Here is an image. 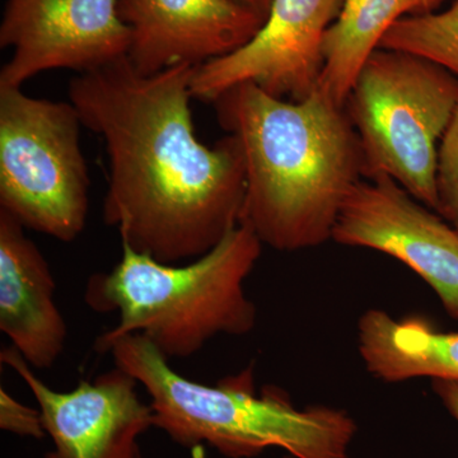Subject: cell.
I'll return each mask as SVG.
<instances>
[{"mask_svg": "<svg viewBox=\"0 0 458 458\" xmlns=\"http://www.w3.org/2000/svg\"><path fill=\"white\" fill-rule=\"evenodd\" d=\"M198 66L141 74L128 56L73 78L69 99L105 141L104 221L123 245L165 264L195 260L241 223L245 161L228 134L207 147L190 99Z\"/></svg>", "mask_w": 458, "mask_h": 458, "instance_id": "6da1fadb", "label": "cell"}, {"mask_svg": "<svg viewBox=\"0 0 458 458\" xmlns=\"http://www.w3.org/2000/svg\"><path fill=\"white\" fill-rule=\"evenodd\" d=\"M379 47L424 57L458 78V0L443 11L401 18Z\"/></svg>", "mask_w": 458, "mask_h": 458, "instance_id": "9a60e30c", "label": "cell"}, {"mask_svg": "<svg viewBox=\"0 0 458 458\" xmlns=\"http://www.w3.org/2000/svg\"><path fill=\"white\" fill-rule=\"evenodd\" d=\"M213 104L218 123L242 149L241 223L278 251L331 240L346 198L364 179L360 140L345 107L318 89L294 101L254 83L232 87Z\"/></svg>", "mask_w": 458, "mask_h": 458, "instance_id": "7a4b0ae2", "label": "cell"}, {"mask_svg": "<svg viewBox=\"0 0 458 458\" xmlns=\"http://www.w3.org/2000/svg\"><path fill=\"white\" fill-rule=\"evenodd\" d=\"M114 366L150 399L153 427L189 450L205 443L228 458H251L280 448L294 458H349L357 424L342 409H298L280 393L255 394L252 375L205 385L180 375L146 337L110 344Z\"/></svg>", "mask_w": 458, "mask_h": 458, "instance_id": "277c9868", "label": "cell"}, {"mask_svg": "<svg viewBox=\"0 0 458 458\" xmlns=\"http://www.w3.org/2000/svg\"><path fill=\"white\" fill-rule=\"evenodd\" d=\"M131 42L119 0H7L0 47L13 54L0 87L21 89L53 69L89 73L128 56Z\"/></svg>", "mask_w": 458, "mask_h": 458, "instance_id": "52a82bcc", "label": "cell"}, {"mask_svg": "<svg viewBox=\"0 0 458 458\" xmlns=\"http://www.w3.org/2000/svg\"><path fill=\"white\" fill-rule=\"evenodd\" d=\"M437 213L458 233V108L439 146Z\"/></svg>", "mask_w": 458, "mask_h": 458, "instance_id": "2e32d148", "label": "cell"}, {"mask_svg": "<svg viewBox=\"0 0 458 458\" xmlns=\"http://www.w3.org/2000/svg\"><path fill=\"white\" fill-rule=\"evenodd\" d=\"M331 241L375 250L403 262L458 319V233L394 180L361 179L337 216Z\"/></svg>", "mask_w": 458, "mask_h": 458, "instance_id": "ba28073f", "label": "cell"}, {"mask_svg": "<svg viewBox=\"0 0 458 458\" xmlns=\"http://www.w3.org/2000/svg\"><path fill=\"white\" fill-rule=\"evenodd\" d=\"M0 429L35 439L47 436L40 409L23 405L4 387L0 388Z\"/></svg>", "mask_w": 458, "mask_h": 458, "instance_id": "e0dca14e", "label": "cell"}, {"mask_svg": "<svg viewBox=\"0 0 458 458\" xmlns=\"http://www.w3.org/2000/svg\"><path fill=\"white\" fill-rule=\"evenodd\" d=\"M262 246L243 223L186 265L165 264L123 245L122 260L108 273L93 274L84 292L93 311L120 316L96 340V351L106 352L120 337L138 334L165 360H188L216 336L251 333L258 311L245 282Z\"/></svg>", "mask_w": 458, "mask_h": 458, "instance_id": "3957f363", "label": "cell"}, {"mask_svg": "<svg viewBox=\"0 0 458 458\" xmlns=\"http://www.w3.org/2000/svg\"><path fill=\"white\" fill-rule=\"evenodd\" d=\"M344 107L364 177H388L437 212L439 146L458 108V78L424 57L378 47Z\"/></svg>", "mask_w": 458, "mask_h": 458, "instance_id": "5b68a950", "label": "cell"}, {"mask_svg": "<svg viewBox=\"0 0 458 458\" xmlns=\"http://www.w3.org/2000/svg\"><path fill=\"white\" fill-rule=\"evenodd\" d=\"M0 361L20 376L38 403L54 445L45 458H143L140 438L153 427V411L128 372L114 366L59 393L36 376L13 346L2 349Z\"/></svg>", "mask_w": 458, "mask_h": 458, "instance_id": "30bf717a", "label": "cell"}, {"mask_svg": "<svg viewBox=\"0 0 458 458\" xmlns=\"http://www.w3.org/2000/svg\"><path fill=\"white\" fill-rule=\"evenodd\" d=\"M238 2L243 3L247 7L255 9L259 13L264 14L265 17L267 16L271 4V0H238Z\"/></svg>", "mask_w": 458, "mask_h": 458, "instance_id": "d6986e66", "label": "cell"}, {"mask_svg": "<svg viewBox=\"0 0 458 458\" xmlns=\"http://www.w3.org/2000/svg\"><path fill=\"white\" fill-rule=\"evenodd\" d=\"M342 4L343 0H271L251 40L198 66L192 98L213 104L232 87L254 83L276 98H306L318 89L325 36Z\"/></svg>", "mask_w": 458, "mask_h": 458, "instance_id": "9c48e42d", "label": "cell"}, {"mask_svg": "<svg viewBox=\"0 0 458 458\" xmlns=\"http://www.w3.org/2000/svg\"><path fill=\"white\" fill-rule=\"evenodd\" d=\"M81 126L72 102L0 87V210L62 242L80 236L89 216Z\"/></svg>", "mask_w": 458, "mask_h": 458, "instance_id": "8992f818", "label": "cell"}, {"mask_svg": "<svg viewBox=\"0 0 458 458\" xmlns=\"http://www.w3.org/2000/svg\"><path fill=\"white\" fill-rule=\"evenodd\" d=\"M434 393L441 399L443 405L458 421V381L451 379H433Z\"/></svg>", "mask_w": 458, "mask_h": 458, "instance_id": "ac0fdd59", "label": "cell"}, {"mask_svg": "<svg viewBox=\"0 0 458 458\" xmlns=\"http://www.w3.org/2000/svg\"><path fill=\"white\" fill-rule=\"evenodd\" d=\"M447 0H343L325 36L319 92L344 106L360 69L386 33L411 14L437 11Z\"/></svg>", "mask_w": 458, "mask_h": 458, "instance_id": "5bb4252c", "label": "cell"}, {"mask_svg": "<svg viewBox=\"0 0 458 458\" xmlns=\"http://www.w3.org/2000/svg\"><path fill=\"white\" fill-rule=\"evenodd\" d=\"M357 336L361 360L379 381H458V333H441L424 319H397L370 309L358 319Z\"/></svg>", "mask_w": 458, "mask_h": 458, "instance_id": "4fadbf2b", "label": "cell"}, {"mask_svg": "<svg viewBox=\"0 0 458 458\" xmlns=\"http://www.w3.org/2000/svg\"><path fill=\"white\" fill-rule=\"evenodd\" d=\"M56 283L25 227L0 210V330L33 369H49L64 351L68 327Z\"/></svg>", "mask_w": 458, "mask_h": 458, "instance_id": "7c38bea8", "label": "cell"}, {"mask_svg": "<svg viewBox=\"0 0 458 458\" xmlns=\"http://www.w3.org/2000/svg\"><path fill=\"white\" fill-rule=\"evenodd\" d=\"M119 12L131 31L129 62L146 75L228 55L267 18L238 0H119Z\"/></svg>", "mask_w": 458, "mask_h": 458, "instance_id": "8fae6325", "label": "cell"}]
</instances>
